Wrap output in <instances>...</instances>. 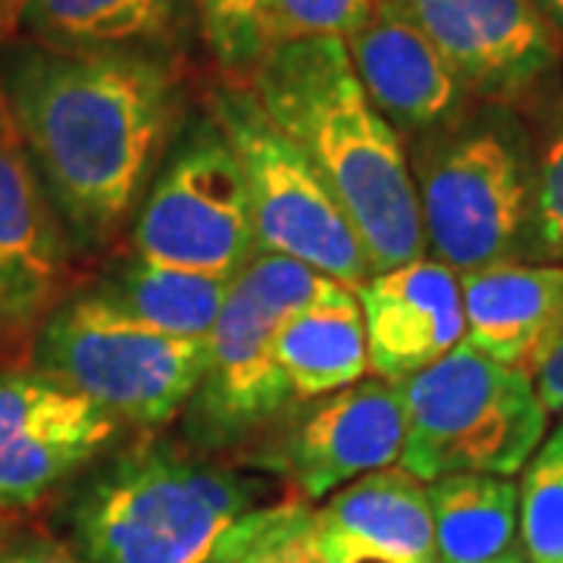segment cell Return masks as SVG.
Segmentation results:
<instances>
[{
    "label": "cell",
    "mask_w": 563,
    "mask_h": 563,
    "mask_svg": "<svg viewBox=\"0 0 563 563\" xmlns=\"http://www.w3.org/2000/svg\"><path fill=\"white\" fill-rule=\"evenodd\" d=\"M0 103L76 247H103L144 198L179 122V66L151 51L0 38Z\"/></svg>",
    "instance_id": "1"
},
{
    "label": "cell",
    "mask_w": 563,
    "mask_h": 563,
    "mask_svg": "<svg viewBox=\"0 0 563 563\" xmlns=\"http://www.w3.org/2000/svg\"><path fill=\"white\" fill-rule=\"evenodd\" d=\"M247 88L342 203L373 276L426 257L407 147L366 98L342 38L273 44Z\"/></svg>",
    "instance_id": "2"
},
{
    "label": "cell",
    "mask_w": 563,
    "mask_h": 563,
    "mask_svg": "<svg viewBox=\"0 0 563 563\" xmlns=\"http://www.w3.org/2000/svg\"><path fill=\"white\" fill-rule=\"evenodd\" d=\"M263 492L266 483L239 466L141 439L85 479L69 532L88 563H210Z\"/></svg>",
    "instance_id": "3"
},
{
    "label": "cell",
    "mask_w": 563,
    "mask_h": 563,
    "mask_svg": "<svg viewBox=\"0 0 563 563\" xmlns=\"http://www.w3.org/2000/svg\"><path fill=\"white\" fill-rule=\"evenodd\" d=\"M407 147L432 261L463 276L529 254L536 154L510 107L483 103Z\"/></svg>",
    "instance_id": "4"
},
{
    "label": "cell",
    "mask_w": 563,
    "mask_h": 563,
    "mask_svg": "<svg viewBox=\"0 0 563 563\" xmlns=\"http://www.w3.org/2000/svg\"><path fill=\"white\" fill-rule=\"evenodd\" d=\"M344 285L317 269L279 257L257 254L229 282L225 303L213 322L207 344V369L185 404V439L201 451H229L263 439L298 404L282 376L273 342L282 320L303 307L329 301Z\"/></svg>",
    "instance_id": "5"
},
{
    "label": "cell",
    "mask_w": 563,
    "mask_h": 563,
    "mask_svg": "<svg viewBox=\"0 0 563 563\" xmlns=\"http://www.w3.org/2000/svg\"><path fill=\"white\" fill-rule=\"evenodd\" d=\"M401 463L422 483L454 473H520L548 435L536 379L461 342L442 361L401 379Z\"/></svg>",
    "instance_id": "6"
},
{
    "label": "cell",
    "mask_w": 563,
    "mask_h": 563,
    "mask_svg": "<svg viewBox=\"0 0 563 563\" xmlns=\"http://www.w3.org/2000/svg\"><path fill=\"white\" fill-rule=\"evenodd\" d=\"M207 354V339L154 332L85 291L51 313L29 366L122 426L157 429L198 391Z\"/></svg>",
    "instance_id": "7"
},
{
    "label": "cell",
    "mask_w": 563,
    "mask_h": 563,
    "mask_svg": "<svg viewBox=\"0 0 563 563\" xmlns=\"http://www.w3.org/2000/svg\"><path fill=\"white\" fill-rule=\"evenodd\" d=\"M210 117L242 166L257 254L291 257L361 291L373 269L354 225L301 147L266 117L247 81L217 85Z\"/></svg>",
    "instance_id": "8"
},
{
    "label": "cell",
    "mask_w": 563,
    "mask_h": 563,
    "mask_svg": "<svg viewBox=\"0 0 563 563\" xmlns=\"http://www.w3.org/2000/svg\"><path fill=\"white\" fill-rule=\"evenodd\" d=\"M132 254L217 279H235L257 257L242 166L213 117L176 144L144 191Z\"/></svg>",
    "instance_id": "9"
},
{
    "label": "cell",
    "mask_w": 563,
    "mask_h": 563,
    "mask_svg": "<svg viewBox=\"0 0 563 563\" xmlns=\"http://www.w3.org/2000/svg\"><path fill=\"white\" fill-rule=\"evenodd\" d=\"M442 54L470 101L520 107L558 79L563 38L532 0H388Z\"/></svg>",
    "instance_id": "10"
},
{
    "label": "cell",
    "mask_w": 563,
    "mask_h": 563,
    "mask_svg": "<svg viewBox=\"0 0 563 563\" xmlns=\"http://www.w3.org/2000/svg\"><path fill=\"white\" fill-rule=\"evenodd\" d=\"M273 429L251 461L285 476L303 501H317L366 473L401 463L407 435L401 383L361 379L295 407Z\"/></svg>",
    "instance_id": "11"
},
{
    "label": "cell",
    "mask_w": 563,
    "mask_h": 563,
    "mask_svg": "<svg viewBox=\"0 0 563 563\" xmlns=\"http://www.w3.org/2000/svg\"><path fill=\"white\" fill-rule=\"evenodd\" d=\"M69 239L0 103V366H29L66 301Z\"/></svg>",
    "instance_id": "12"
},
{
    "label": "cell",
    "mask_w": 563,
    "mask_h": 563,
    "mask_svg": "<svg viewBox=\"0 0 563 563\" xmlns=\"http://www.w3.org/2000/svg\"><path fill=\"white\" fill-rule=\"evenodd\" d=\"M122 422L32 366H0V510L35 507L117 442Z\"/></svg>",
    "instance_id": "13"
},
{
    "label": "cell",
    "mask_w": 563,
    "mask_h": 563,
    "mask_svg": "<svg viewBox=\"0 0 563 563\" xmlns=\"http://www.w3.org/2000/svg\"><path fill=\"white\" fill-rule=\"evenodd\" d=\"M366 98L401 135L404 147L442 132L470 110V95L442 54L388 0L344 38Z\"/></svg>",
    "instance_id": "14"
},
{
    "label": "cell",
    "mask_w": 563,
    "mask_h": 563,
    "mask_svg": "<svg viewBox=\"0 0 563 563\" xmlns=\"http://www.w3.org/2000/svg\"><path fill=\"white\" fill-rule=\"evenodd\" d=\"M357 301L376 379L401 383L466 339L461 276L439 261L420 257L376 273L363 282Z\"/></svg>",
    "instance_id": "15"
},
{
    "label": "cell",
    "mask_w": 563,
    "mask_h": 563,
    "mask_svg": "<svg viewBox=\"0 0 563 563\" xmlns=\"http://www.w3.org/2000/svg\"><path fill=\"white\" fill-rule=\"evenodd\" d=\"M466 339L536 379L563 332V263L504 261L463 273Z\"/></svg>",
    "instance_id": "16"
},
{
    "label": "cell",
    "mask_w": 563,
    "mask_h": 563,
    "mask_svg": "<svg viewBox=\"0 0 563 563\" xmlns=\"http://www.w3.org/2000/svg\"><path fill=\"white\" fill-rule=\"evenodd\" d=\"M317 520L347 563H435L429 488L404 466L347 483Z\"/></svg>",
    "instance_id": "17"
},
{
    "label": "cell",
    "mask_w": 563,
    "mask_h": 563,
    "mask_svg": "<svg viewBox=\"0 0 563 563\" xmlns=\"http://www.w3.org/2000/svg\"><path fill=\"white\" fill-rule=\"evenodd\" d=\"M191 25L195 0H25L13 35L73 51L176 54Z\"/></svg>",
    "instance_id": "18"
},
{
    "label": "cell",
    "mask_w": 563,
    "mask_h": 563,
    "mask_svg": "<svg viewBox=\"0 0 563 563\" xmlns=\"http://www.w3.org/2000/svg\"><path fill=\"white\" fill-rule=\"evenodd\" d=\"M273 354L298 407L361 383L369 357L357 291L342 288L329 301L282 320Z\"/></svg>",
    "instance_id": "19"
},
{
    "label": "cell",
    "mask_w": 563,
    "mask_h": 563,
    "mask_svg": "<svg viewBox=\"0 0 563 563\" xmlns=\"http://www.w3.org/2000/svg\"><path fill=\"white\" fill-rule=\"evenodd\" d=\"M435 563H495L517 548L520 488L510 476L454 473L426 483Z\"/></svg>",
    "instance_id": "20"
},
{
    "label": "cell",
    "mask_w": 563,
    "mask_h": 563,
    "mask_svg": "<svg viewBox=\"0 0 563 563\" xmlns=\"http://www.w3.org/2000/svg\"><path fill=\"white\" fill-rule=\"evenodd\" d=\"M229 282L232 279L147 263L132 254L129 261L117 263L101 285L91 288V295L154 332L207 339L225 303Z\"/></svg>",
    "instance_id": "21"
},
{
    "label": "cell",
    "mask_w": 563,
    "mask_h": 563,
    "mask_svg": "<svg viewBox=\"0 0 563 563\" xmlns=\"http://www.w3.org/2000/svg\"><path fill=\"white\" fill-rule=\"evenodd\" d=\"M520 536L529 563H563V413L523 466Z\"/></svg>",
    "instance_id": "22"
},
{
    "label": "cell",
    "mask_w": 563,
    "mask_h": 563,
    "mask_svg": "<svg viewBox=\"0 0 563 563\" xmlns=\"http://www.w3.org/2000/svg\"><path fill=\"white\" fill-rule=\"evenodd\" d=\"M266 10L269 0H195L203 44L232 81L251 79L269 51Z\"/></svg>",
    "instance_id": "23"
},
{
    "label": "cell",
    "mask_w": 563,
    "mask_h": 563,
    "mask_svg": "<svg viewBox=\"0 0 563 563\" xmlns=\"http://www.w3.org/2000/svg\"><path fill=\"white\" fill-rule=\"evenodd\" d=\"M313 520V507L303 501H282L244 514L222 536L210 563H282L288 544Z\"/></svg>",
    "instance_id": "24"
},
{
    "label": "cell",
    "mask_w": 563,
    "mask_h": 563,
    "mask_svg": "<svg viewBox=\"0 0 563 563\" xmlns=\"http://www.w3.org/2000/svg\"><path fill=\"white\" fill-rule=\"evenodd\" d=\"M383 0H269L266 38L273 44L303 38H351Z\"/></svg>",
    "instance_id": "25"
},
{
    "label": "cell",
    "mask_w": 563,
    "mask_h": 563,
    "mask_svg": "<svg viewBox=\"0 0 563 563\" xmlns=\"http://www.w3.org/2000/svg\"><path fill=\"white\" fill-rule=\"evenodd\" d=\"M529 254L563 263V107L536 157V207Z\"/></svg>",
    "instance_id": "26"
},
{
    "label": "cell",
    "mask_w": 563,
    "mask_h": 563,
    "mask_svg": "<svg viewBox=\"0 0 563 563\" xmlns=\"http://www.w3.org/2000/svg\"><path fill=\"white\" fill-rule=\"evenodd\" d=\"M282 563H344L342 551L335 548V542L325 536V529L317 520V510H313V520L295 536V542L288 544Z\"/></svg>",
    "instance_id": "27"
},
{
    "label": "cell",
    "mask_w": 563,
    "mask_h": 563,
    "mask_svg": "<svg viewBox=\"0 0 563 563\" xmlns=\"http://www.w3.org/2000/svg\"><path fill=\"white\" fill-rule=\"evenodd\" d=\"M0 563H88L79 551L69 544L51 542V539H29L0 551Z\"/></svg>",
    "instance_id": "28"
},
{
    "label": "cell",
    "mask_w": 563,
    "mask_h": 563,
    "mask_svg": "<svg viewBox=\"0 0 563 563\" xmlns=\"http://www.w3.org/2000/svg\"><path fill=\"white\" fill-rule=\"evenodd\" d=\"M536 391L542 398L548 417H561L563 413V332L554 342L551 354L544 357L542 369L536 373Z\"/></svg>",
    "instance_id": "29"
},
{
    "label": "cell",
    "mask_w": 563,
    "mask_h": 563,
    "mask_svg": "<svg viewBox=\"0 0 563 563\" xmlns=\"http://www.w3.org/2000/svg\"><path fill=\"white\" fill-rule=\"evenodd\" d=\"M536 10L542 13L544 20L551 22V29L563 38V0H532Z\"/></svg>",
    "instance_id": "30"
},
{
    "label": "cell",
    "mask_w": 563,
    "mask_h": 563,
    "mask_svg": "<svg viewBox=\"0 0 563 563\" xmlns=\"http://www.w3.org/2000/svg\"><path fill=\"white\" fill-rule=\"evenodd\" d=\"M22 3H25V0H0V38L13 35V25H16Z\"/></svg>",
    "instance_id": "31"
},
{
    "label": "cell",
    "mask_w": 563,
    "mask_h": 563,
    "mask_svg": "<svg viewBox=\"0 0 563 563\" xmlns=\"http://www.w3.org/2000/svg\"><path fill=\"white\" fill-rule=\"evenodd\" d=\"M495 563H529V561H526V554H523V551H517V548H514V551H510V554H504L501 561H495Z\"/></svg>",
    "instance_id": "32"
},
{
    "label": "cell",
    "mask_w": 563,
    "mask_h": 563,
    "mask_svg": "<svg viewBox=\"0 0 563 563\" xmlns=\"http://www.w3.org/2000/svg\"><path fill=\"white\" fill-rule=\"evenodd\" d=\"M3 536H7V517H3V510H0V544H3Z\"/></svg>",
    "instance_id": "33"
}]
</instances>
